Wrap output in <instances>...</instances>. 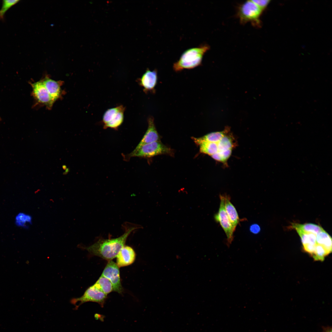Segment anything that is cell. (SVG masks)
Instances as JSON below:
<instances>
[{
  "label": "cell",
  "instance_id": "obj_8",
  "mask_svg": "<svg viewBox=\"0 0 332 332\" xmlns=\"http://www.w3.org/2000/svg\"><path fill=\"white\" fill-rule=\"evenodd\" d=\"M119 267L112 260L108 261L101 276L108 279L112 283L113 291L121 294L123 291L120 277Z\"/></svg>",
  "mask_w": 332,
  "mask_h": 332
},
{
  "label": "cell",
  "instance_id": "obj_13",
  "mask_svg": "<svg viewBox=\"0 0 332 332\" xmlns=\"http://www.w3.org/2000/svg\"><path fill=\"white\" fill-rule=\"evenodd\" d=\"M51 97L55 102L60 98L62 94L61 86L62 81H56L46 75L42 80Z\"/></svg>",
  "mask_w": 332,
  "mask_h": 332
},
{
  "label": "cell",
  "instance_id": "obj_16",
  "mask_svg": "<svg viewBox=\"0 0 332 332\" xmlns=\"http://www.w3.org/2000/svg\"><path fill=\"white\" fill-rule=\"evenodd\" d=\"M292 227L295 229H299L303 232L311 233L316 235L324 230L321 227L311 223L304 224L293 223Z\"/></svg>",
  "mask_w": 332,
  "mask_h": 332
},
{
  "label": "cell",
  "instance_id": "obj_11",
  "mask_svg": "<svg viewBox=\"0 0 332 332\" xmlns=\"http://www.w3.org/2000/svg\"><path fill=\"white\" fill-rule=\"evenodd\" d=\"M148 129L135 150L138 149L144 145L160 141V137L154 124V118L152 116L149 117L148 118Z\"/></svg>",
  "mask_w": 332,
  "mask_h": 332
},
{
  "label": "cell",
  "instance_id": "obj_22",
  "mask_svg": "<svg viewBox=\"0 0 332 332\" xmlns=\"http://www.w3.org/2000/svg\"><path fill=\"white\" fill-rule=\"evenodd\" d=\"M260 228L257 225H253L251 227V230L253 233H258L260 231Z\"/></svg>",
  "mask_w": 332,
  "mask_h": 332
},
{
  "label": "cell",
  "instance_id": "obj_7",
  "mask_svg": "<svg viewBox=\"0 0 332 332\" xmlns=\"http://www.w3.org/2000/svg\"><path fill=\"white\" fill-rule=\"evenodd\" d=\"M219 198L220 204L219 211L215 216V218L216 221L219 223L224 231L227 236V244L229 246L233 240L234 232L225 211L224 195H220Z\"/></svg>",
  "mask_w": 332,
  "mask_h": 332
},
{
  "label": "cell",
  "instance_id": "obj_3",
  "mask_svg": "<svg viewBox=\"0 0 332 332\" xmlns=\"http://www.w3.org/2000/svg\"><path fill=\"white\" fill-rule=\"evenodd\" d=\"M209 49V46L206 44L186 50L174 63L173 70L178 72L184 69H192L199 66L201 64L204 54Z\"/></svg>",
  "mask_w": 332,
  "mask_h": 332
},
{
  "label": "cell",
  "instance_id": "obj_23",
  "mask_svg": "<svg viewBox=\"0 0 332 332\" xmlns=\"http://www.w3.org/2000/svg\"><path fill=\"white\" fill-rule=\"evenodd\" d=\"M322 328L323 332H332L331 326H323Z\"/></svg>",
  "mask_w": 332,
  "mask_h": 332
},
{
  "label": "cell",
  "instance_id": "obj_17",
  "mask_svg": "<svg viewBox=\"0 0 332 332\" xmlns=\"http://www.w3.org/2000/svg\"><path fill=\"white\" fill-rule=\"evenodd\" d=\"M93 285L107 295L113 291V285L110 281L106 278L101 275Z\"/></svg>",
  "mask_w": 332,
  "mask_h": 332
},
{
  "label": "cell",
  "instance_id": "obj_6",
  "mask_svg": "<svg viewBox=\"0 0 332 332\" xmlns=\"http://www.w3.org/2000/svg\"><path fill=\"white\" fill-rule=\"evenodd\" d=\"M107 298V295L99 290L93 285L86 290L81 297L72 299L71 302L75 305L78 302H79L78 305L75 306L76 310L82 304L88 302H97L103 307Z\"/></svg>",
  "mask_w": 332,
  "mask_h": 332
},
{
  "label": "cell",
  "instance_id": "obj_12",
  "mask_svg": "<svg viewBox=\"0 0 332 332\" xmlns=\"http://www.w3.org/2000/svg\"><path fill=\"white\" fill-rule=\"evenodd\" d=\"M136 257V253L133 249L130 246L125 245L116 257V263L119 267L128 266L134 262Z\"/></svg>",
  "mask_w": 332,
  "mask_h": 332
},
{
  "label": "cell",
  "instance_id": "obj_20",
  "mask_svg": "<svg viewBox=\"0 0 332 332\" xmlns=\"http://www.w3.org/2000/svg\"><path fill=\"white\" fill-rule=\"evenodd\" d=\"M19 1V0H3L2 7L0 10V20L3 19L4 14L8 9Z\"/></svg>",
  "mask_w": 332,
  "mask_h": 332
},
{
  "label": "cell",
  "instance_id": "obj_21",
  "mask_svg": "<svg viewBox=\"0 0 332 332\" xmlns=\"http://www.w3.org/2000/svg\"><path fill=\"white\" fill-rule=\"evenodd\" d=\"M252 1L262 10H263L269 3V0H252Z\"/></svg>",
  "mask_w": 332,
  "mask_h": 332
},
{
  "label": "cell",
  "instance_id": "obj_1",
  "mask_svg": "<svg viewBox=\"0 0 332 332\" xmlns=\"http://www.w3.org/2000/svg\"><path fill=\"white\" fill-rule=\"evenodd\" d=\"M136 228H137L135 227H130L118 237L101 239L92 245L83 248L92 255L99 257L108 261L112 260L116 257L120 250L125 246L128 237Z\"/></svg>",
  "mask_w": 332,
  "mask_h": 332
},
{
  "label": "cell",
  "instance_id": "obj_14",
  "mask_svg": "<svg viewBox=\"0 0 332 332\" xmlns=\"http://www.w3.org/2000/svg\"><path fill=\"white\" fill-rule=\"evenodd\" d=\"M224 195L225 211L234 232L239 222L240 219L236 209L231 202L230 196L227 195Z\"/></svg>",
  "mask_w": 332,
  "mask_h": 332
},
{
  "label": "cell",
  "instance_id": "obj_19",
  "mask_svg": "<svg viewBox=\"0 0 332 332\" xmlns=\"http://www.w3.org/2000/svg\"><path fill=\"white\" fill-rule=\"evenodd\" d=\"M125 110V109H124L120 111L114 118L109 123L104 125L103 128L105 129L108 128L115 129H117L123 121Z\"/></svg>",
  "mask_w": 332,
  "mask_h": 332
},
{
  "label": "cell",
  "instance_id": "obj_4",
  "mask_svg": "<svg viewBox=\"0 0 332 332\" xmlns=\"http://www.w3.org/2000/svg\"><path fill=\"white\" fill-rule=\"evenodd\" d=\"M263 10L251 0L247 1L238 7L237 15L243 24L250 22L253 26H260V17Z\"/></svg>",
  "mask_w": 332,
  "mask_h": 332
},
{
  "label": "cell",
  "instance_id": "obj_9",
  "mask_svg": "<svg viewBox=\"0 0 332 332\" xmlns=\"http://www.w3.org/2000/svg\"><path fill=\"white\" fill-rule=\"evenodd\" d=\"M32 94L37 103L50 109L54 103L42 80L31 84Z\"/></svg>",
  "mask_w": 332,
  "mask_h": 332
},
{
  "label": "cell",
  "instance_id": "obj_18",
  "mask_svg": "<svg viewBox=\"0 0 332 332\" xmlns=\"http://www.w3.org/2000/svg\"><path fill=\"white\" fill-rule=\"evenodd\" d=\"M124 109H125V107L123 105L108 109L103 115L102 121L104 125L111 121L116 117L120 111Z\"/></svg>",
  "mask_w": 332,
  "mask_h": 332
},
{
  "label": "cell",
  "instance_id": "obj_15",
  "mask_svg": "<svg viewBox=\"0 0 332 332\" xmlns=\"http://www.w3.org/2000/svg\"><path fill=\"white\" fill-rule=\"evenodd\" d=\"M316 243L318 246L323 247L330 254L332 251V238L324 230L316 235Z\"/></svg>",
  "mask_w": 332,
  "mask_h": 332
},
{
  "label": "cell",
  "instance_id": "obj_5",
  "mask_svg": "<svg viewBox=\"0 0 332 332\" xmlns=\"http://www.w3.org/2000/svg\"><path fill=\"white\" fill-rule=\"evenodd\" d=\"M164 154L172 156L173 152L170 148L158 141L144 145L137 149H134L126 155L125 159L134 157L149 158Z\"/></svg>",
  "mask_w": 332,
  "mask_h": 332
},
{
  "label": "cell",
  "instance_id": "obj_2",
  "mask_svg": "<svg viewBox=\"0 0 332 332\" xmlns=\"http://www.w3.org/2000/svg\"><path fill=\"white\" fill-rule=\"evenodd\" d=\"M197 138L201 140L214 142L218 152L214 160L225 165L236 146L235 140L228 127L223 131L210 133Z\"/></svg>",
  "mask_w": 332,
  "mask_h": 332
},
{
  "label": "cell",
  "instance_id": "obj_10",
  "mask_svg": "<svg viewBox=\"0 0 332 332\" xmlns=\"http://www.w3.org/2000/svg\"><path fill=\"white\" fill-rule=\"evenodd\" d=\"M157 79V70L151 71L147 69L142 76L137 79V81L145 93L150 92L155 93Z\"/></svg>",
  "mask_w": 332,
  "mask_h": 332
}]
</instances>
